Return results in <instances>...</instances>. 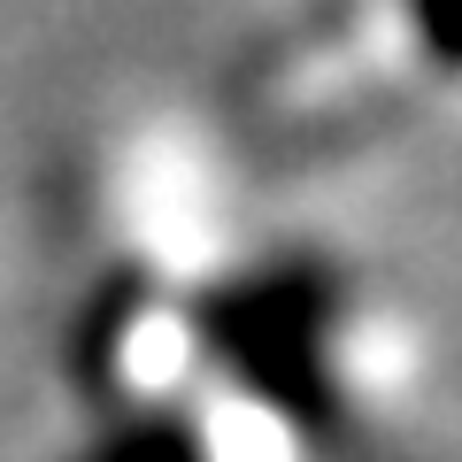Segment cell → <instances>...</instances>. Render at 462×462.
<instances>
[{
  "label": "cell",
  "mask_w": 462,
  "mask_h": 462,
  "mask_svg": "<svg viewBox=\"0 0 462 462\" xmlns=\"http://www.w3.org/2000/svg\"><path fill=\"white\" fill-rule=\"evenodd\" d=\"M309 278H270L254 293H231L208 316V331L224 339V355L239 363V378H254L270 401L309 409V370H316V331H324V300L300 293Z\"/></svg>",
  "instance_id": "cell-1"
},
{
  "label": "cell",
  "mask_w": 462,
  "mask_h": 462,
  "mask_svg": "<svg viewBox=\"0 0 462 462\" xmlns=\"http://www.w3.org/2000/svg\"><path fill=\"white\" fill-rule=\"evenodd\" d=\"M93 462H200V455H193V431H185L178 416H162V424H132V431H116V439L100 447Z\"/></svg>",
  "instance_id": "cell-2"
}]
</instances>
